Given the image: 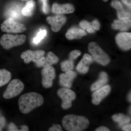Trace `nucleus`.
I'll use <instances>...</instances> for the list:
<instances>
[{
  "label": "nucleus",
  "mask_w": 131,
  "mask_h": 131,
  "mask_svg": "<svg viewBox=\"0 0 131 131\" xmlns=\"http://www.w3.org/2000/svg\"><path fill=\"white\" fill-rule=\"evenodd\" d=\"M43 97L40 94L31 92L22 95L19 98V109L21 113L27 114L34 109L43 105Z\"/></svg>",
  "instance_id": "f257e3e1"
},
{
  "label": "nucleus",
  "mask_w": 131,
  "mask_h": 131,
  "mask_svg": "<svg viewBox=\"0 0 131 131\" xmlns=\"http://www.w3.org/2000/svg\"><path fill=\"white\" fill-rule=\"evenodd\" d=\"M24 89V83L19 79H14L9 83L3 94L5 99L14 98L21 93Z\"/></svg>",
  "instance_id": "39448f33"
},
{
  "label": "nucleus",
  "mask_w": 131,
  "mask_h": 131,
  "mask_svg": "<svg viewBox=\"0 0 131 131\" xmlns=\"http://www.w3.org/2000/svg\"><path fill=\"white\" fill-rule=\"evenodd\" d=\"M81 55V52L79 50H74L70 52L69 54V59L73 61Z\"/></svg>",
  "instance_id": "cd10ccee"
},
{
  "label": "nucleus",
  "mask_w": 131,
  "mask_h": 131,
  "mask_svg": "<svg viewBox=\"0 0 131 131\" xmlns=\"http://www.w3.org/2000/svg\"><path fill=\"white\" fill-rule=\"evenodd\" d=\"M35 7V2L33 0L27 1L25 6L21 10V15L26 16H30L32 15Z\"/></svg>",
  "instance_id": "4be33fe9"
},
{
  "label": "nucleus",
  "mask_w": 131,
  "mask_h": 131,
  "mask_svg": "<svg viewBox=\"0 0 131 131\" xmlns=\"http://www.w3.org/2000/svg\"><path fill=\"white\" fill-rule=\"evenodd\" d=\"M62 130L61 126L59 125H54L48 130L49 131H61Z\"/></svg>",
  "instance_id": "2f4dec72"
},
{
  "label": "nucleus",
  "mask_w": 131,
  "mask_h": 131,
  "mask_svg": "<svg viewBox=\"0 0 131 131\" xmlns=\"http://www.w3.org/2000/svg\"><path fill=\"white\" fill-rule=\"evenodd\" d=\"M92 62L93 58L89 54H84L77 66V70L82 74H86L89 70V65Z\"/></svg>",
  "instance_id": "f3484780"
},
{
  "label": "nucleus",
  "mask_w": 131,
  "mask_h": 131,
  "mask_svg": "<svg viewBox=\"0 0 131 131\" xmlns=\"http://www.w3.org/2000/svg\"><path fill=\"white\" fill-rule=\"evenodd\" d=\"M47 31L45 29H41L38 32L36 37L33 39V42L35 44L39 43L47 35Z\"/></svg>",
  "instance_id": "a878e982"
},
{
  "label": "nucleus",
  "mask_w": 131,
  "mask_h": 131,
  "mask_svg": "<svg viewBox=\"0 0 131 131\" xmlns=\"http://www.w3.org/2000/svg\"><path fill=\"white\" fill-rule=\"evenodd\" d=\"M45 54V52L43 50H27L21 53L20 57L24 59L25 63H28L31 61L36 63L39 59L44 56Z\"/></svg>",
  "instance_id": "9b49d317"
},
{
  "label": "nucleus",
  "mask_w": 131,
  "mask_h": 131,
  "mask_svg": "<svg viewBox=\"0 0 131 131\" xmlns=\"http://www.w3.org/2000/svg\"><path fill=\"white\" fill-rule=\"evenodd\" d=\"M124 5H126L129 9H131V0H121Z\"/></svg>",
  "instance_id": "72a5a7b5"
},
{
  "label": "nucleus",
  "mask_w": 131,
  "mask_h": 131,
  "mask_svg": "<svg viewBox=\"0 0 131 131\" xmlns=\"http://www.w3.org/2000/svg\"><path fill=\"white\" fill-rule=\"evenodd\" d=\"M58 61V58L52 52L50 51L47 54V57H42L35 63L38 68H47L57 63Z\"/></svg>",
  "instance_id": "4468645a"
},
{
  "label": "nucleus",
  "mask_w": 131,
  "mask_h": 131,
  "mask_svg": "<svg viewBox=\"0 0 131 131\" xmlns=\"http://www.w3.org/2000/svg\"><path fill=\"white\" fill-rule=\"evenodd\" d=\"M108 81V76L106 72L102 71L100 74L98 81L94 83L91 85V90L95 91L105 86Z\"/></svg>",
  "instance_id": "aec40b11"
},
{
  "label": "nucleus",
  "mask_w": 131,
  "mask_h": 131,
  "mask_svg": "<svg viewBox=\"0 0 131 131\" xmlns=\"http://www.w3.org/2000/svg\"><path fill=\"white\" fill-rule=\"evenodd\" d=\"M21 131H28L29 130L28 127L26 125H22L21 126Z\"/></svg>",
  "instance_id": "e433bc0d"
},
{
  "label": "nucleus",
  "mask_w": 131,
  "mask_h": 131,
  "mask_svg": "<svg viewBox=\"0 0 131 131\" xmlns=\"http://www.w3.org/2000/svg\"><path fill=\"white\" fill-rule=\"evenodd\" d=\"M61 69L63 71H69L72 70L74 68V62L72 60H66L61 63Z\"/></svg>",
  "instance_id": "bb28decb"
},
{
  "label": "nucleus",
  "mask_w": 131,
  "mask_h": 131,
  "mask_svg": "<svg viewBox=\"0 0 131 131\" xmlns=\"http://www.w3.org/2000/svg\"><path fill=\"white\" fill-rule=\"evenodd\" d=\"M96 131H110L108 128L105 126H101L98 127L96 130Z\"/></svg>",
  "instance_id": "c9c22d12"
},
{
  "label": "nucleus",
  "mask_w": 131,
  "mask_h": 131,
  "mask_svg": "<svg viewBox=\"0 0 131 131\" xmlns=\"http://www.w3.org/2000/svg\"><path fill=\"white\" fill-rule=\"evenodd\" d=\"M26 40V37L24 34L14 35L4 34L0 38V44L4 49L8 50L23 45Z\"/></svg>",
  "instance_id": "7ed1b4c3"
},
{
  "label": "nucleus",
  "mask_w": 131,
  "mask_h": 131,
  "mask_svg": "<svg viewBox=\"0 0 131 131\" xmlns=\"http://www.w3.org/2000/svg\"><path fill=\"white\" fill-rule=\"evenodd\" d=\"M88 50L92 58L98 63L105 66L110 63V59L108 55L95 42L90 43Z\"/></svg>",
  "instance_id": "20e7f679"
},
{
  "label": "nucleus",
  "mask_w": 131,
  "mask_h": 131,
  "mask_svg": "<svg viewBox=\"0 0 131 131\" xmlns=\"http://www.w3.org/2000/svg\"><path fill=\"white\" fill-rule=\"evenodd\" d=\"M76 76L77 73L74 71L71 70L66 71L65 73L61 74L59 75L60 84L64 88H70L72 82Z\"/></svg>",
  "instance_id": "dca6fc26"
},
{
  "label": "nucleus",
  "mask_w": 131,
  "mask_h": 131,
  "mask_svg": "<svg viewBox=\"0 0 131 131\" xmlns=\"http://www.w3.org/2000/svg\"><path fill=\"white\" fill-rule=\"evenodd\" d=\"M103 1L105 2H107L109 0H102Z\"/></svg>",
  "instance_id": "ea45409f"
},
{
  "label": "nucleus",
  "mask_w": 131,
  "mask_h": 131,
  "mask_svg": "<svg viewBox=\"0 0 131 131\" xmlns=\"http://www.w3.org/2000/svg\"><path fill=\"white\" fill-rule=\"evenodd\" d=\"M111 87L108 85L103 86L96 90L92 95V102L93 104L98 105L102 100L110 93Z\"/></svg>",
  "instance_id": "2eb2a0df"
},
{
  "label": "nucleus",
  "mask_w": 131,
  "mask_h": 131,
  "mask_svg": "<svg viewBox=\"0 0 131 131\" xmlns=\"http://www.w3.org/2000/svg\"><path fill=\"white\" fill-rule=\"evenodd\" d=\"M6 119L4 117L0 118V131H2L3 128L5 126Z\"/></svg>",
  "instance_id": "473e14b6"
},
{
  "label": "nucleus",
  "mask_w": 131,
  "mask_h": 131,
  "mask_svg": "<svg viewBox=\"0 0 131 131\" xmlns=\"http://www.w3.org/2000/svg\"><path fill=\"white\" fill-rule=\"evenodd\" d=\"M86 34V33L83 29L73 27L68 30L65 36L68 40H72L80 39Z\"/></svg>",
  "instance_id": "a211bd4d"
},
{
  "label": "nucleus",
  "mask_w": 131,
  "mask_h": 131,
  "mask_svg": "<svg viewBox=\"0 0 131 131\" xmlns=\"http://www.w3.org/2000/svg\"><path fill=\"white\" fill-rule=\"evenodd\" d=\"M1 31L3 32L18 33L26 30L25 25L15 21L13 19L8 18L3 21L1 26Z\"/></svg>",
  "instance_id": "423d86ee"
},
{
  "label": "nucleus",
  "mask_w": 131,
  "mask_h": 131,
  "mask_svg": "<svg viewBox=\"0 0 131 131\" xmlns=\"http://www.w3.org/2000/svg\"><path fill=\"white\" fill-rule=\"evenodd\" d=\"M112 7L117 10V16L119 19L127 20L131 18L130 11L127 10L119 0H113L111 3Z\"/></svg>",
  "instance_id": "f8f14e48"
},
{
  "label": "nucleus",
  "mask_w": 131,
  "mask_h": 131,
  "mask_svg": "<svg viewBox=\"0 0 131 131\" xmlns=\"http://www.w3.org/2000/svg\"><path fill=\"white\" fill-rule=\"evenodd\" d=\"M131 92H130V93L129 94V95H128V100L129 102H131Z\"/></svg>",
  "instance_id": "4c0bfd02"
},
{
  "label": "nucleus",
  "mask_w": 131,
  "mask_h": 131,
  "mask_svg": "<svg viewBox=\"0 0 131 131\" xmlns=\"http://www.w3.org/2000/svg\"><path fill=\"white\" fill-rule=\"evenodd\" d=\"M20 1H28L30 0H20Z\"/></svg>",
  "instance_id": "58836bf2"
},
{
  "label": "nucleus",
  "mask_w": 131,
  "mask_h": 131,
  "mask_svg": "<svg viewBox=\"0 0 131 131\" xmlns=\"http://www.w3.org/2000/svg\"><path fill=\"white\" fill-rule=\"evenodd\" d=\"M58 95L62 99V107L64 109L69 108L72 105V101L76 98V94L68 88H62L58 90Z\"/></svg>",
  "instance_id": "0eeeda50"
},
{
  "label": "nucleus",
  "mask_w": 131,
  "mask_h": 131,
  "mask_svg": "<svg viewBox=\"0 0 131 131\" xmlns=\"http://www.w3.org/2000/svg\"><path fill=\"white\" fill-rule=\"evenodd\" d=\"M115 41L118 47L123 50L131 49V33L122 32L118 34L115 37Z\"/></svg>",
  "instance_id": "1a4fd4ad"
},
{
  "label": "nucleus",
  "mask_w": 131,
  "mask_h": 131,
  "mask_svg": "<svg viewBox=\"0 0 131 131\" xmlns=\"http://www.w3.org/2000/svg\"><path fill=\"white\" fill-rule=\"evenodd\" d=\"M42 3V9L43 12L46 14L48 13L49 12L47 0H40Z\"/></svg>",
  "instance_id": "c85d7f7f"
},
{
  "label": "nucleus",
  "mask_w": 131,
  "mask_h": 131,
  "mask_svg": "<svg viewBox=\"0 0 131 131\" xmlns=\"http://www.w3.org/2000/svg\"><path fill=\"white\" fill-rule=\"evenodd\" d=\"M8 130L10 131H20V129L18 128L13 123H11L9 124L8 127Z\"/></svg>",
  "instance_id": "7c9ffc66"
},
{
  "label": "nucleus",
  "mask_w": 131,
  "mask_h": 131,
  "mask_svg": "<svg viewBox=\"0 0 131 131\" xmlns=\"http://www.w3.org/2000/svg\"><path fill=\"white\" fill-rule=\"evenodd\" d=\"M131 19L127 20H115L112 24V28L114 30L126 31L131 27Z\"/></svg>",
  "instance_id": "6ab92c4d"
},
{
  "label": "nucleus",
  "mask_w": 131,
  "mask_h": 131,
  "mask_svg": "<svg viewBox=\"0 0 131 131\" xmlns=\"http://www.w3.org/2000/svg\"><path fill=\"white\" fill-rule=\"evenodd\" d=\"M6 14L8 18L15 19L19 18L21 16V10L18 6H13L9 7L6 12Z\"/></svg>",
  "instance_id": "412c9836"
},
{
  "label": "nucleus",
  "mask_w": 131,
  "mask_h": 131,
  "mask_svg": "<svg viewBox=\"0 0 131 131\" xmlns=\"http://www.w3.org/2000/svg\"><path fill=\"white\" fill-rule=\"evenodd\" d=\"M122 129L124 131H130L131 130V124H127L124 126L122 127Z\"/></svg>",
  "instance_id": "f704fd0d"
},
{
  "label": "nucleus",
  "mask_w": 131,
  "mask_h": 131,
  "mask_svg": "<svg viewBox=\"0 0 131 131\" xmlns=\"http://www.w3.org/2000/svg\"><path fill=\"white\" fill-rule=\"evenodd\" d=\"M91 25L95 31L98 30L100 28V24L97 20H94L91 22Z\"/></svg>",
  "instance_id": "c756f323"
},
{
  "label": "nucleus",
  "mask_w": 131,
  "mask_h": 131,
  "mask_svg": "<svg viewBox=\"0 0 131 131\" xmlns=\"http://www.w3.org/2000/svg\"><path fill=\"white\" fill-rule=\"evenodd\" d=\"M42 83L46 88H51L53 84V80L56 77L55 69L52 66L44 68L41 71Z\"/></svg>",
  "instance_id": "6e6552de"
},
{
  "label": "nucleus",
  "mask_w": 131,
  "mask_h": 131,
  "mask_svg": "<svg viewBox=\"0 0 131 131\" xmlns=\"http://www.w3.org/2000/svg\"><path fill=\"white\" fill-rule=\"evenodd\" d=\"M12 78V74L5 69H0V87L7 83Z\"/></svg>",
  "instance_id": "b1692460"
},
{
  "label": "nucleus",
  "mask_w": 131,
  "mask_h": 131,
  "mask_svg": "<svg viewBox=\"0 0 131 131\" xmlns=\"http://www.w3.org/2000/svg\"><path fill=\"white\" fill-rule=\"evenodd\" d=\"M62 122L64 128L69 131L83 130L86 129L89 124L86 117L73 114L65 115Z\"/></svg>",
  "instance_id": "f03ea898"
},
{
  "label": "nucleus",
  "mask_w": 131,
  "mask_h": 131,
  "mask_svg": "<svg viewBox=\"0 0 131 131\" xmlns=\"http://www.w3.org/2000/svg\"><path fill=\"white\" fill-rule=\"evenodd\" d=\"M80 26L82 29L86 31L89 33H93L95 32L91 22H89L87 20H82L80 22Z\"/></svg>",
  "instance_id": "393cba45"
},
{
  "label": "nucleus",
  "mask_w": 131,
  "mask_h": 131,
  "mask_svg": "<svg viewBox=\"0 0 131 131\" xmlns=\"http://www.w3.org/2000/svg\"><path fill=\"white\" fill-rule=\"evenodd\" d=\"M46 21L51 26L52 31L56 32L60 31L65 24L66 18L62 15H57L54 16H48L46 18Z\"/></svg>",
  "instance_id": "9d476101"
},
{
  "label": "nucleus",
  "mask_w": 131,
  "mask_h": 131,
  "mask_svg": "<svg viewBox=\"0 0 131 131\" xmlns=\"http://www.w3.org/2000/svg\"><path fill=\"white\" fill-rule=\"evenodd\" d=\"M74 11V7L71 3L59 4L57 3H54L52 6V12L57 15L71 14Z\"/></svg>",
  "instance_id": "ddd939ff"
},
{
  "label": "nucleus",
  "mask_w": 131,
  "mask_h": 131,
  "mask_svg": "<svg viewBox=\"0 0 131 131\" xmlns=\"http://www.w3.org/2000/svg\"><path fill=\"white\" fill-rule=\"evenodd\" d=\"M112 119L118 124L120 127L128 124L130 121V118L129 116L121 113L114 115L113 116Z\"/></svg>",
  "instance_id": "5701e85b"
}]
</instances>
